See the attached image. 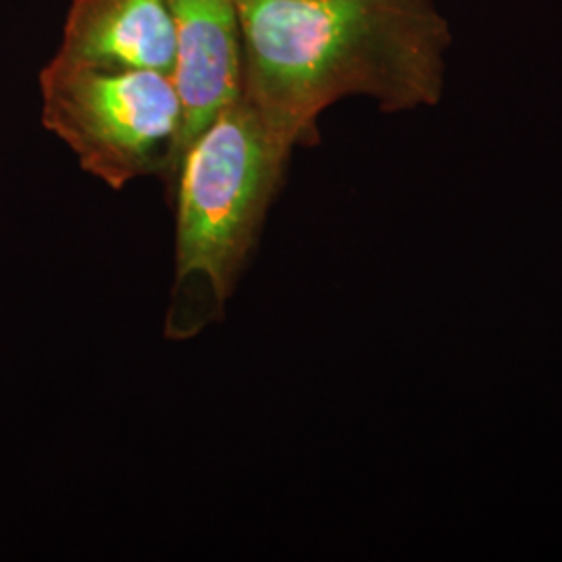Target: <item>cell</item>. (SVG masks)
Wrapping results in <instances>:
<instances>
[{
    "mask_svg": "<svg viewBox=\"0 0 562 562\" xmlns=\"http://www.w3.org/2000/svg\"><path fill=\"white\" fill-rule=\"evenodd\" d=\"M241 97L294 148L362 97L387 113L442 101L452 48L436 0H240Z\"/></svg>",
    "mask_w": 562,
    "mask_h": 562,
    "instance_id": "cell-1",
    "label": "cell"
},
{
    "mask_svg": "<svg viewBox=\"0 0 562 562\" xmlns=\"http://www.w3.org/2000/svg\"><path fill=\"white\" fill-rule=\"evenodd\" d=\"M294 150L241 94L188 148L171 190L176 278L165 338H196L225 315Z\"/></svg>",
    "mask_w": 562,
    "mask_h": 562,
    "instance_id": "cell-2",
    "label": "cell"
},
{
    "mask_svg": "<svg viewBox=\"0 0 562 562\" xmlns=\"http://www.w3.org/2000/svg\"><path fill=\"white\" fill-rule=\"evenodd\" d=\"M42 123L111 190L146 176L169 188L181 109L169 76L55 55L41 71Z\"/></svg>",
    "mask_w": 562,
    "mask_h": 562,
    "instance_id": "cell-3",
    "label": "cell"
},
{
    "mask_svg": "<svg viewBox=\"0 0 562 562\" xmlns=\"http://www.w3.org/2000/svg\"><path fill=\"white\" fill-rule=\"evenodd\" d=\"M176 21L171 81L181 109L169 192L188 148L241 94L238 0H169Z\"/></svg>",
    "mask_w": 562,
    "mask_h": 562,
    "instance_id": "cell-4",
    "label": "cell"
},
{
    "mask_svg": "<svg viewBox=\"0 0 562 562\" xmlns=\"http://www.w3.org/2000/svg\"><path fill=\"white\" fill-rule=\"evenodd\" d=\"M106 69L173 74L176 21L169 0H71L55 53Z\"/></svg>",
    "mask_w": 562,
    "mask_h": 562,
    "instance_id": "cell-5",
    "label": "cell"
},
{
    "mask_svg": "<svg viewBox=\"0 0 562 562\" xmlns=\"http://www.w3.org/2000/svg\"><path fill=\"white\" fill-rule=\"evenodd\" d=\"M238 2H240V0H238Z\"/></svg>",
    "mask_w": 562,
    "mask_h": 562,
    "instance_id": "cell-6",
    "label": "cell"
}]
</instances>
